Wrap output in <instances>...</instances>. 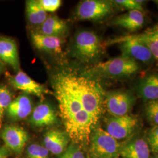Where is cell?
<instances>
[{"label": "cell", "mask_w": 158, "mask_h": 158, "mask_svg": "<svg viewBox=\"0 0 158 158\" xmlns=\"http://www.w3.org/2000/svg\"><path fill=\"white\" fill-rule=\"evenodd\" d=\"M32 41L34 46L40 51L49 53H60L62 51V38L38 34L36 32L31 34Z\"/></svg>", "instance_id": "d6986e66"}, {"label": "cell", "mask_w": 158, "mask_h": 158, "mask_svg": "<svg viewBox=\"0 0 158 158\" xmlns=\"http://www.w3.org/2000/svg\"><path fill=\"white\" fill-rule=\"evenodd\" d=\"M10 81L15 89L23 91L26 94L43 97L50 93V91L45 85L38 83L21 70L19 71L16 75L11 76Z\"/></svg>", "instance_id": "8fae6325"}, {"label": "cell", "mask_w": 158, "mask_h": 158, "mask_svg": "<svg viewBox=\"0 0 158 158\" xmlns=\"http://www.w3.org/2000/svg\"><path fill=\"white\" fill-rule=\"evenodd\" d=\"M135 102L134 96L129 91H115L106 96L105 104L108 113L113 117L128 114Z\"/></svg>", "instance_id": "ba28073f"}, {"label": "cell", "mask_w": 158, "mask_h": 158, "mask_svg": "<svg viewBox=\"0 0 158 158\" xmlns=\"http://www.w3.org/2000/svg\"><path fill=\"white\" fill-rule=\"evenodd\" d=\"M53 87L69 138L79 146L89 145L91 132L97 123L85 110L63 73L55 76Z\"/></svg>", "instance_id": "6da1fadb"}, {"label": "cell", "mask_w": 158, "mask_h": 158, "mask_svg": "<svg viewBox=\"0 0 158 158\" xmlns=\"http://www.w3.org/2000/svg\"><path fill=\"white\" fill-rule=\"evenodd\" d=\"M127 36L130 38L138 40L147 46L153 58L158 62V23L141 33Z\"/></svg>", "instance_id": "ffe728a7"}, {"label": "cell", "mask_w": 158, "mask_h": 158, "mask_svg": "<svg viewBox=\"0 0 158 158\" xmlns=\"http://www.w3.org/2000/svg\"><path fill=\"white\" fill-rule=\"evenodd\" d=\"M5 146L10 151L21 153L28 141V135L23 128L16 125H8L1 132Z\"/></svg>", "instance_id": "30bf717a"}, {"label": "cell", "mask_w": 158, "mask_h": 158, "mask_svg": "<svg viewBox=\"0 0 158 158\" xmlns=\"http://www.w3.org/2000/svg\"><path fill=\"white\" fill-rule=\"evenodd\" d=\"M139 66L135 60L122 55L96 64L92 70L101 76L110 78L129 77L136 73Z\"/></svg>", "instance_id": "277c9868"}, {"label": "cell", "mask_w": 158, "mask_h": 158, "mask_svg": "<svg viewBox=\"0 0 158 158\" xmlns=\"http://www.w3.org/2000/svg\"><path fill=\"white\" fill-rule=\"evenodd\" d=\"M85 110L96 123L104 111L105 100L102 87L95 81L83 76L63 73Z\"/></svg>", "instance_id": "7a4b0ae2"}, {"label": "cell", "mask_w": 158, "mask_h": 158, "mask_svg": "<svg viewBox=\"0 0 158 158\" xmlns=\"http://www.w3.org/2000/svg\"><path fill=\"white\" fill-rule=\"evenodd\" d=\"M138 93L144 100H158V75L152 74L143 79L139 85Z\"/></svg>", "instance_id": "44dd1931"}, {"label": "cell", "mask_w": 158, "mask_h": 158, "mask_svg": "<svg viewBox=\"0 0 158 158\" xmlns=\"http://www.w3.org/2000/svg\"><path fill=\"white\" fill-rule=\"evenodd\" d=\"M27 158H49V151L45 147L32 144L27 148Z\"/></svg>", "instance_id": "d4e9b609"}, {"label": "cell", "mask_w": 158, "mask_h": 158, "mask_svg": "<svg viewBox=\"0 0 158 158\" xmlns=\"http://www.w3.org/2000/svg\"><path fill=\"white\" fill-rule=\"evenodd\" d=\"M32 112V101L26 93L21 94L13 100L6 110L8 117L14 121L26 118Z\"/></svg>", "instance_id": "7c38bea8"}, {"label": "cell", "mask_w": 158, "mask_h": 158, "mask_svg": "<svg viewBox=\"0 0 158 158\" xmlns=\"http://www.w3.org/2000/svg\"><path fill=\"white\" fill-rule=\"evenodd\" d=\"M150 149L147 142L138 138L123 145L120 151L123 158H149Z\"/></svg>", "instance_id": "e0dca14e"}, {"label": "cell", "mask_w": 158, "mask_h": 158, "mask_svg": "<svg viewBox=\"0 0 158 158\" xmlns=\"http://www.w3.org/2000/svg\"><path fill=\"white\" fill-rule=\"evenodd\" d=\"M119 6L130 11H143L141 1L135 0H117L114 1Z\"/></svg>", "instance_id": "83f0119b"}, {"label": "cell", "mask_w": 158, "mask_h": 158, "mask_svg": "<svg viewBox=\"0 0 158 158\" xmlns=\"http://www.w3.org/2000/svg\"><path fill=\"white\" fill-rule=\"evenodd\" d=\"M40 4L46 12H54L60 8L62 4L60 0H40Z\"/></svg>", "instance_id": "f1b7e54d"}, {"label": "cell", "mask_w": 158, "mask_h": 158, "mask_svg": "<svg viewBox=\"0 0 158 158\" xmlns=\"http://www.w3.org/2000/svg\"><path fill=\"white\" fill-rule=\"evenodd\" d=\"M74 49L78 59L89 62L99 56L102 51V44L100 38L94 32L82 31L75 37Z\"/></svg>", "instance_id": "5b68a950"}, {"label": "cell", "mask_w": 158, "mask_h": 158, "mask_svg": "<svg viewBox=\"0 0 158 158\" xmlns=\"http://www.w3.org/2000/svg\"><path fill=\"white\" fill-rule=\"evenodd\" d=\"M26 13L29 23L35 25H40L48 17L47 12L43 9L39 1H27Z\"/></svg>", "instance_id": "7402d4cb"}, {"label": "cell", "mask_w": 158, "mask_h": 158, "mask_svg": "<svg viewBox=\"0 0 158 158\" xmlns=\"http://www.w3.org/2000/svg\"><path fill=\"white\" fill-rule=\"evenodd\" d=\"M69 136L66 132L57 130H50L44 136L45 148L52 153L59 155L64 152L68 147Z\"/></svg>", "instance_id": "4fadbf2b"}, {"label": "cell", "mask_w": 158, "mask_h": 158, "mask_svg": "<svg viewBox=\"0 0 158 158\" xmlns=\"http://www.w3.org/2000/svg\"><path fill=\"white\" fill-rule=\"evenodd\" d=\"M138 125V119L129 114L121 117L111 116L106 119L105 131L117 141L130 138Z\"/></svg>", "instance_id": "8992f818"}, {"label": "cell", "mask_w": 158, "mask_h": 158, "mask_svg": "<svg viewBox=\"0 0 158 158\" xmlns=\"http://www.w3.org/2000/svg\"><path fill=\"white\" fill-rule=\"evenodd\" d=\"M144 20V15L142 12L129 11L113 19L111 24L126 29L130 31H136L141 28Z\"/></svg>", "instance_id": "ac0fdd59"}, {"label": "cell", "mask_w": 158, "mask_h": 158, "mask_svg": "<svg viewBox=\"0 0 158 158\" xmlns=\"http://www.w3.org/2000/svg\"><path fill=\"white\" fill-rule=\"evenodd\" d=\"M11 151L5 145L0 148V158H7L10 155Z\"/></svg>", "instance_id": "f546056e"}, {"label": "cell", "mask_w": 158, "mask_h": 158, "mask_svg": "<svg viewBox=\"0 0 158 158\" xmlns=\"http://www.w3.org/2000/svg\"><path fill=\"white\" fill-rule=\"evenodd\" d=\"M12 97L10 90L6 85H0V128L2 127L4 113L11 104Z\"/></svg>", "instance_id": "603a6c76"}, {"label": "cell", "mask_w": 158, "mask_h": 158, "mask_svg": "<svg viewBox=\"0 0 158 158\" xmlns=\"http://www.w3.org/2000/svg\"><path fill=\"white\" fill-rule=\"evenodd\" d=\"M59 158H85V156L80 146L72 143L68 146L66 150L60 155Z\"/></svg>", "instance_id": "4316f807"}, {"label": "cell", "mask_w": 158, "mask_h": 158, "mask_svg": "<svg viewBox=\"0 0 158 158\" xmlns=\"http://www.w3.org/2000/svg\"></svg>", "instance_id": "1f68e13d"}, {"label": "cell", "mask_w": 158, "mask_h": 158, "mask_svg": "<svg viewBox=\"0 0 158 158\" xmlns=\"http://www.w3.org/2000/svg\"><path fill=\"white\" fill-rule=\"evenodd\" d=\"M68 31L66 23L59 17L53 15L47 17L45 21L40 25L36 32L44 35L62 38Z\"/></svg>", "instance_id": "2e32d148"}, {"label": "cell", "mask_w": 158, "mask_h": 158, "mask_svg": "<svg viewBox=\"0 0 158 158\" xmlns=\"http://www.w3.org/2000/svg\"><path fill=\"white\" fill-rule=\"evenodd\" d=\"M5 70V64L3 62L1 59H0V75L3 73V72Z\"/></svg>", "instance_id": "4dcf8cb0"}, {"label": "cell", "mask_w": 158, "mask_h": 158, "mask_svg": "<svg viewBox=\"0 0 158 158\" xmlns=\"http://www.w3.org/2000/svg\"><path fill=\"white\" fill-rule=\"evenodd\" d=\"M90 158H117L123 145L102 128L92 131L89 141Z\"/></svg>", "instance_id": "3957f363"}, {"label": "cell", "mask_w": 158, "mask_h": 158, "mask_svg": "<svg viewBox=\"0 0 158 158\" xmlns=\"http://www.w3.org/2000/svg\"><path fill=\"white\" fill-rule=\"evenodd\" d=\"M145 111L148 119L153 124L158 125V100L148 102Z\"/></svg>", "instance_id": "cb8c5ba5"}, {"label": "cell", "mask_w": 158, "mask_h": 158, "mask_svg": "<svg viewBox=\"0 0 158 158\" xmlns=\"http://www.w3.org/2000/svg\"><path fill=\"white\" fill-rule=\"evenodd\" d=\"M110 44H119L123 55L130 57L135 60L148 63L153 59L151 51L147 46L138 40L130 38L127 35L112 40Z\"/></svg>", "instance_id": "9c48e42d"}, {"label": "cell", "mask_w": 158, "mask_h": 158, "mask_svg": "<svg viewBox=\"0 0 158 158\" xmlns=\"http://www.w3.org/2000/svg\"><path fill=\"white\" fill-rule=\"evenodd\" d=\"M0 59L15 70L19 69V60L16 42L11 38L0 36Z\"/></svg>", "instance_id": "9a60e30c"}, {"label": "cell", "mask_w": 158, "mask_h": 158, "mask_svg": "<svg viewBox=\"0 0 158 158\" xmlns=\"http://www.w3.org/2000/svg\"><path fill=\"white\" fill-rule=\"evenodd\" d=\"M147 142L150 151L158 155V125H154L149 131Z\"/></svg>", "instance_id": "484cf974"}, {"label": "cell", "mask_w": 158, "mask_h": 158, "mask_svg": "<svg viewBox=\"0 0 158 158\" xmlns=\"http://www.w3.org/2000/svg\"><path fill=\"white\" fill-rule=\"evenodd\" d=\"M57 121L56 113L46 103L38 104L31 113L30 122L35 127H43L55 124Z\"/></svg>", "instance_id": "5bb4252c"}, {"label": "cell", "mask_w": 158, "mask_h": 158, "mask_svg": "<svg viewBox=\"0 0 158 158\" xmlns=\"http://www.w3.org/2000/svg\"><path fill=\"white\" fill-rule=\"evenodd\" d=\"M112 12V3L109 1L85 0L79 3L76 14L81 20L98 21L107 17Z\"/></svg>", "instance_id": "52a82bcc"}]
</instances>
